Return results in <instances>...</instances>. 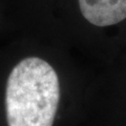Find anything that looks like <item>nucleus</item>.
<instances>
[{
	"mask_svg": "<svg viewBox=\"0 0 126 126\" xmlns=\"http://www.w3.org/2000/svg\"><path fill=\"white\" fill-rule=\"evenodd\" d=\"M60 100L55 69L37 57L20 61L7 79L5 92L9 126H53Z\"/></svg>",
	"mask_w": 126,
	"mask_h": 126,
	"instance_id": "f257e3e1",
	"label": "nucleus"
},
{
	"mask_svg": "<svg viewBox=\"0 0 126 126\" xmlns=\"http://www.w3.org/2000/svg\"><path fill=\"white\" fill-rule=\"evenodd\" d=\"M83 17L96 26H109L126 19V0H79Z\"/></svg>",
	"mask_w": 126,
	"mask_h": 126,
	"instance_id": "f03ea898",
	"label": "nucleus"
}]
</instances>
